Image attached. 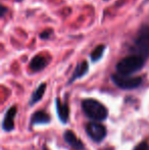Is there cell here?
Wrapping results in <instances>:
<instances>
[{"label": "cell", "instance_id": "6da1fadb", "mask_svg": "<svg viewBox=\"0 0 149 150\" xmlns=\"http://www.w3.org/2000/svg\"><path fill=\"white\" fill-rule=\"evenodd\" d=\"M146 59L137 54H132L123 58L117 64V73L121 75L132 76L133 74L141 71L145 64Z\"/></svg>", "mask_w": 149, "mask_h": 150}, {"label": "cell", "instance_id": "7a4b0ae2", "mask_svg": "<svg viewBox=\"0 0 149 150\" xmlns=\"http://www.w3.org/2000/svg\"><path fill=\"white\" fill-rule=\"evenodd\" d=\"M82 108L89 119L101 122L108 117V111L101 102L95 99H85L82 101Z\"/></svg>", "mask_w": 149, "mask_h": 150}, {"label": "cell", "instance_id": "3957f363", "mask_svg": "<svg viewBox=\"0 0 149 150\" xmlns=\"http://www.w3.org/2000/svg\"><path fill=\"white\" fill-rule=\"evenodd\" d=\"M133 54H137L145 59L149 57V26H143L139 30L132 47Z\"/></svg>", "mask_w": 149, "mask_h": 150}, {"label": "cell", "instance_id": "277c9868", "mask_svg": "<svg viewBox=\"0 0 149 150\" xmlns=\"http://www.w3.org/2000/svg\"><path fill=\"white\" fill-rule=\"evenodd\" d=\"M112 80L117 87L124 90L136 89L143 83V79L141 77H132V76L121 75L117 73L112 75Z\"/></svg>", "mask_w": 149, "mask_h": 150}, {"label": "cell", "instance_id": "5b68a950", "mask_svg": "<svg viewBox=\"0 0 149 150\" xmlns=\"http://www.w3.org/2000/svg\"><path fill=\"white\" fill-rule=\"evenodd\" d=\"M86 131L90 138L95 142H101L106 136V129L98 122H89L86 126Z\"/></svg>", "mask_w": 149, "mask_h": 150}, {"label": "cell", "instance_id": "8992f818", "mask_svg": "<svg viewBox=\"0 0 149 150\" xmlns=\"http://www.w3.org/2000/svg\"><path fill=\"white\" fill-rule=\"evenodd\" d=\"M64 138L66 140V142L70 145L74 150H84V144L77 136H76L75 133H73L72 131L68 130L64 133Z\"/></svg>", "mask_w": 149, "mask_h": 150}, {"label": "cell", "instance_id": "52a82bcc", "mask_svg": "<svg viewBox=\"0 0 149 150\" xmlns=\"http://www.w3.org/2000/svg\"><path fill=\"white\" fill-rule=\"evenodd\" d=\"M55 104H56V110H57V115L59 120L62 122H68V117H70V108H68V103H62L59 98L55 99Z\"/></svg>", "mask_w": 149, "mask_h": 150}, {"label": "cell", "instance_id": "ba28073f", "mask_svg": "<svg viewBox=\"0 0 149 150\" xmlns=\"http://www.w3.org/2000/svg\"><path fill=\"white\" fill-rule=\"evenodd\" d=\"M89 71V64L86 60H83L82 62H79L76 67L74 73H73L71 79L68 80V84H72L73 82H75L76 80L80 79V78L84 77L86 74Z\"/></svg>", "mask_w": 149, "mask_h": 150}, {"label": "cell", "instance_id": "9c48e42d", "mask_svg": "<svg viewBox=\"0 0 149 150\" xmlns=\"http://www.w3.org/2000/svg\"><path fill=\"white\" fill-rule=\"evenodd\" d=\"M16 115V107L12 106L9 109H7L5 113V117H4L3 122H2V128L4 131H11L14 128V122L13 117Z\"/></svg>", "mask_w": 149, "mask_h": 150}, {"label": "cell", "instance_id": "30bf717a", "mask_svg": "<svg viewBox=\"0 0 149 150\" xmlns=\"http://www.w3.org/2000/svg\"><path fill=\"white\" fill-rule=\"evenodd\" d=\"M48 64V59L42 55H36L30 62V69L33 71H40L44 69Z\"/></svg>", "mask_w": 149, "mask_h": 150}, {"label": "cell", "instance_id": "8fae6325", "mask_svg": "<svg viewBox=\"0 0 149 150\" xmlns=\"http://www.w3.org/2000/svg\"><path fill=\"white\" fill-rule=\"evenodd\" d=\"M50 122V115L43 110H38L31 117V125L48 124Z\"/></svg>", "mask_w": 149, "mask_h": 150}, {"label": "cell", "instance_id": "7c38bea8", "mask_svg": "<svg viewBox=\"0 0 149 150\" xmlns=\"http://www.w3.org/2000/svg\"><path fill=\"white\" fill-rule=\"evenodd\" d=\"M45 90H46V84L45 83H42L41 85H39V87L34 91V93H33L32 96H31L30 102H29L31 106L34 105L35 103H37L39 100H41V98L43 97L44 93H45Z\"/></svg>", "mask_w": 149, "mask_h": 150}, {"label": "cell", "instance_id": "4fadbf2b", "mask_svg": "<svg viewBox=\"0 0 149 150\" xmlns=\"http://www.w3.org/2000/svg\"><path fill=\"white\" fill-rule=\"evenodd\" d=\"M104 52H105V45L101 44V45H98L94 48V50L90 54V59L92 62H96V61L100 60L101 57L103 56Z\"/></svg>", "mask_w": 149, "mask_h": 150}, {"label": "cell", "instance_id": "5bb4252c", "mask_svg": "<svg viewBox=\"0 0 149 150\" xmlns=\"http://www.w3.org/2000/svg\"><path fill=\"white\" fill-rule=\"evenodd\" d=\"M52 34H53V31H52L51 29H47V30L43 31L40 34V38H41L42 40H48L52 36Z\"/></svg>", "mask_w": 149, "mask_h": 150}, {"label": "cell", "instance_id": "9a60e30c", "mask_svg": "<svg viewBox=\"0 0 149 150\" xmlns=\"http://www.w3.org/2000/svg\"><path fill=\"white\" fill-rule=\"evenodd\" d=\"M134 150H149V145L146 141H143V142L139 143V144L134 148Z\"/></svg>", "mask_w": 149, "mask_h": 150}, {"label": "cell", "instance_id": "2e32d148", "mask_svg": "<svg viewBox=\"0 0 149 150\" xmlns=\"http://www.w3.org/2000/svg\"><path fill=\"white\" fill-rule=\"evenodd\" d=\"M8 11V9L6 7H4V6H2V8H1V13H0V16L1 18H3L4 16H5V13Z\"/></svg>", "mask_w": 149, "mask_h": 150}, {"label": "cell", "instance_id": "e0dca14e", "mask_svg": "<svg viewBox=\"0 0 149 150\" xmlns=\"http://www.w3.org/2000/svg\"><path fill=\"white\" fill-rule=\"evenodd\" d=\"M146 2H149V0H146Z\"/></svg>", "mask_w": 149, "mask_h": 150}]
</instances>
